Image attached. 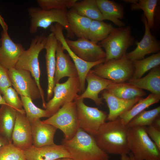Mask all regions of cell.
Segmentation results:
<instances>
[{
    "mask_svg": "<svg viewBox=\"0 0 160 160\" xmlns=\"http://www.w3.org/2000/svg\"><path fill=\"white\" fill-rule=\"evenodd\" d=\"M127 129L119 118L104 123L94 137L99 147L108 155L129 154Z\"/></svg>",
    "mask_w": 160,
    "mask_h": 160,
    "instance_id": "cell-1",
    "label": "cell"
},
{
    "mask_svg": "<svg viewBox=\"0 0 160 160\" xmlns=\"http://www.w3.org/2000/svg\"><path fill=\"white\" fill-rule=\"evenodd\" d=\"M73 160H109V155L98 145L94 136L79 127L74 136L61 141Z\"/></svg>",
    "mask_w": 160,
    "mask_h": 160,
    "instance_id": "cell-2",
    "label": "cell"
},
{
    "mask_svg": "<svg viewBox=\"0 0 160 160\" xmlns=\"http://www.w3.org/2000/svg\"><path fill=\"white\" fill-rule=\"evenodd\" d=\"M146 127L128 128V148L135 160H160V150L148 135Z\"/></svg>",
    "mask_w": 160,
    "mask_h": 160,
    "instance_id": "cell-3",
    "label": "cell"
},
{
    "mask_svg": "<svg viewBox=\"0 0 160 160\" xmlns=\"http://www.w3.org/2000/svg\"><path fill=\"white\" fill-rule=\"evenodd\" d=\"M47 37L44 33L36 36L31 39L29 48L25 50L20 55L15 68L29 71L36 81L40 91L43 107L45 108L44 93L40 85V70L39 56L41 51L44 49Z\"/></svg>",
    "mask_w": 160,
    "mask_h": 160,
    "instance_id": "cell-4",
    "label": "cell"
},
{
    "mask_svg": "<svg viewBox=\"0 0 160 160\" xmlns=\"http://www.w3.org/2000/svg\"><path fill=\"white\" fill-rule=\"evenodd\" d=\"M67 9L44 10L39 7H31L28 9L30 18V33H36L39 28L47 29L54 23H57L67 31V37L72 39L75 36L71 31L67 18Z\"/></svg>",
    "mask_w": 160,
    "mask_h": 160,
    "instance_id": "cell-5",
    "label": "cell"
},
{
    "mask_svg": "<svg viewBox=\"0 0 160 160\" xmlns=\"http://www.w3.org/2000/svg\"><path fill=\"white\" fill-rule=\"evenodd\" d=\"M134 39L129 26L114 28L105 39L98 43L104 49L105 62L119 59L125 55L127 50L134 43Z\"/></svg>",
    "mask_w": 160,
    "mask_h": 160,
    "instance_id": "cell-6",
    "label": "cell"
},
{
    "mask_svg": "<svg viewBox=\"0 0 160 160\" xmlns=\"http://www.w3.org/2000/svg\"><path fill=\"white\" fill-rule=\"evenodd\" d=\"M95 66L91 70L93 73L115 83L127 81L132 78L134 72L132 61L126 55L119 59L110 60Z\"/></svg>",
    "mask_w": 160,
    "mask_h": 160,
    "instance_id": "cell-7",
    "label": "cell"
},
{
    "mask_svg": "<svg viewBox=\"0 0 160 160\" xmlns=\"http://www.w3.org/2000/svg\"><path fill=\"white\" fill-rule=\"evenodd\" d=\"M42 121L60 129L64 134V138L71 139L79 128L75 101L66 103L55 114Z\"/></svg>",
    "mask_w": 160,
    "mask_h": 160,
    "instance_id": "cell-8",
    "label": "cell"
},
{
    "mask_svg": "<svg viewBox=\"0 0 160 160\" xmlns=\"http://www.w3.org/2000/svg\"><path fill=\"white\" fill-rule=\"evenodd\" d=\"M54 95L46 103L45 109L50 116L56 113L66 103L74 101L80 93L79 77H69L65 82L55 84Z\"/></svg>",
    "mask_w": 160,
    "mask_h": 160,
    "instance_id": "cell-9",
    "label": "cell"
},
{
    "mask_svg": "<svg viewBox=\"0 0 160 160\" xmlns=\"http://www.w3.org/2000/svg\"><path fill=\"white\" fill-rule=\"evenodd\" d=\"M74 101L76 105L79 127L95 136L101 126L105 122L107 117L106 113L97 108L86 105L83 99H76Z\"/></svg>",
    "mask_w": 160,
    "mask_h": 160,
    "instance_id": "cell-10",
    "label": "cell"
},
{
    "mask_svg": "<svg viewBox=\"0 0 160 160\" xmlns=\"http://www.w3.org/2000/svg\"><path fill=\"white\" fill-rule=\"evenodd\" d=\"M63 27L60 24L55 23L50 26L51 33L55 35L58 41L61 44L62 47L68 52V55L73 61L76 68L78 75L80 87V93L85 90L86 76L91 69L97 65L104 63L105 58L93 62H86L79 57L71 49L66 41L63 32Z\"/></svg>",
    "mask_w": 160,
    "mask_h": 160,
    "instance_id": "cell-11",
    "label": "cell"
},
{
    "mask_svg": "<svg viewBox=\"0 0 160 160\" xmlns=\"http://www.w3.org/2000/svg\"><path fill=\"white\" fill-rule=\"evenodd\" d=\"M8 73L12 85L20 96L28 97L32 100L41 98L37 85L29 71L13 68L9 70Z\"/></svg>",
    "mask_w": 160,
    "mask_h": 160,
    "instance_id": "cell-12",
    "label": "cell"
},
{
    "mask_svg": "<svg viewBox=\"0 0 160 160\" xmlns=\"http://www.w3.org/2000/svg\"><path fill=\"white\" fill-rule=\"evenodd\" d=\"M66 40L71 50L86 62H95L105 58V52L102 48L88 39L80 38L76 40L67 39Z\"/></svg>",
    "mask_w": 160,
    "mask_h": 160,
    "instance_id": "cell-13",
    "label": "cell"
},
{
    "mask_svg": "<svg viewBox=\"0 0 160 160\" xmlns=\"http://www.w3.org/2000/svg\"><path fill=\"white\" fill-rule=\"evenodd\" d=\"M0 41V64L8 70L15 68L25 49L21 44L15 43L12 39L8 32H1Z\"/></svg>",
    "mask_w": 160,
    "mask_h": 160,
    "instance_id": "cell-14",
    "label": "cell"
},
{
    "mask_svg": "<svg viewBox=\"0 0 160 160\" xmlns=\"http://www.w3.org/2000/svg\"><path fill=\"white\" fill-rule=\"evenodd\" d=\"M142 18L145 28L143 37L140 42H136L134 50L126 54L132 61L143 59L146 55L156 53L160 50V42L151 34L145 17L144 15Z\"/></svg>",
    "mask_w": 160,
    "mask_h": 160,
    "instance_id": "cell-15",
    "label": "cell"
},
{
    "mask_svg": "<svg viewBox=\"0 0 160 160\" xmlns=\"http://www.w3.org/2000/svg\"><path fill=\"white\" fill-rule=\"evenodd\" d=\"M12 141L15 146L24 150L33 145L31 124L25 114L17 111Z\"/></svg>",
    "mask_w": 160,
    "mask_h": 160,
    "instance_id": "cell-16",
    "label": "cell"
},
{
    "mask_svg": "<svg viewBox=\"0 0 160 160\" xmlns=\"http://www.w3.org/2000/svg\"><path fill=\"white\" fill-rule=\"evenodd\" d=\"M26 160H56L62 158H71L64 146L55 143L40 147L32 145L24 150Z\"/></svg>",
    "mask_w": 160,
    "mask_h": 160,
    "instance_id": "cell-17",
    "label": "cell"
},
{
    "mask_svg": "<svg viewBox=\"0 0 160 160\" xmlns=\"http://www.w3.org/2000/svg\"><path fill=\"white\" fill-rule=\"evenodd\" d=\"M58 41L54 34L51 33L47 37L44 49L47 76L48 87L47 100L49 101L52 97L55 84L54 78L56 65V52Z\"/></svg>",
    "mask_w": 160,
    "mask_h": 160,
    "instance_id": "cell-18",
    "label": "cell"
},
{
    "mask_svg": "<svg viewBox=\"0 0 160 160\" xmlns=\"http://www.w3.org/2000/svg\"><path fill=\"white\" fill-rule=\"evenodd\" d=\"M91 70L86 76V80L88 84L86 89L81 94L79 95L76 99L89 98L97 105L100 106L103 103L102 98L99 97V93L106 89L110 84L114 82L95 75Z\"/></svg>",
    "mask_w": 160,
    "mask_h": 160,
    "instance_id": "cell-19",
    "label": "cell"
},
{
    "mask_svg": "<svg viewBox=\"0 0 160 160\" xmlns=\"http://www.w3.org/2000/svg\"><path fill=\"white\" fill-rule=\"evenodd\" d=\"M64 50L60 42L58 41L56 52V65L54 78L55 84L59 83L62 78L78 77L76 67L68 54Z\"/></svg>",
    "mask_w": 160,
    "mask_h": 160,
    "instance_id": "cell-20",
    "label": "cell"
},
{
    "mask_svg": "<svg viewBox=\"0 0 160 160\" xmlns=\"http://www.w3.org/2000/svg\"><path fill=\"white\" fill-rule=\"evenodd\" d=\"M102 98L104 99L108 108L109 112L107 119L109 121L116 120L124 113L130 109L142 97L131 100L119 98L106 89L103 91Z\"/></svg>",
    "mask_w": 160,
    "mask_h": 160,
    "instance_id": "cell-21",
    "label": "cell"
},
{
    "mask_svg": "<svg viewBox=\"0 0 160 160\" xmlns=\"http://www.w3.org/2000/svg\"><path fill=\"white\" fill-rule=\"evenodd\" d=\"M33 145L36 147L55 144L54 137L57 129L51 124L43 123L40 119L31 124Z\"/></svg>",
    "mask_w": 160,
    "mask_h": 160,
    "instance_id": "cell-22",
    "label": "cell"
},
{
    "mask_svg": "<svg viewBox=\"0 0 160 160\" xmlns=\"http://www.w3.org/2000/svg\"><path fill=\"white\" fill-rule=\"evenodd\" d=\"M96 1L103 20H109L119 27L125 26L124 23L120 20L124 17V10L122 4L108 0H96Z\"/></svg>",
    "mask_w": 160,
    "mask_h": 160,
    "instance_id": "cell-23",
    "label": "cell"
},
{
    "mask_svg": "<svg viewBox=\"0 0 160 160\" xmlns=\"http://www.w3.org/2000/svg\"><path fill=\"white\" fill-rule=\"evenodd\" d=\"M127 82L138 88L147 90L151 93L160 95V66L151 69L143 77L137 79L131 78Z\"/></svg>",
    "mask_w": 160,
    "mask_h": 160,
    "instance_id": "cell-24",
    "label": "cell"
},
{
    "mask_svg": "<svg viewBox=\"0 0 160 160\" xmlns=\"http://www.w3.org/2000/svg\"><path fill=\"white\" fill-rule=\"evenodd\" d=\"M115 96L125 100H131L142 97L146 93L127 82L115 83L110 84L106 89Z\"/></svg>",
    "mask_w": 160,
    "mask_h": 160,
    "instance_id": "cell-25",
    "label": "cell"
},
{
    "mask_svg": "<svg viewBox=\"0 0 160 160\" xmlns=\"http://www.w3.org/2000/svg\"><path fill=\"white\" fill-rule=\"evenodd\" d=\"M17 111L7 105L0 108V135L12 143V134L16 118Z\"/></svg>",
    "mask_w": 160,
    "mask_h": 160,
    "instance_id": "cell-26",
    "label": "cell"
},
{
    "mask_svg": "<svg viewBox=\"0 0 160 160\" xmlns=\"http://www.w3.org/2000/svg\"><path fill=\"white\" fill-rule=\"evenodd\" d=\"M67 18L74 35L79 38L88 39L92 19L79 15L71 9L67 12Z\"/></svg>",
    "mask_w": 160,
    "mask_h": 160,
    "instance_id": "cell-27",
    "label": "cell"
},
{
    "mask_svg": "<svg viewBox=\"0 0 160 160\" xmlns=\"http://www.w3.org/2000/svg\"><path fill=\"white\" fill-rule=\"evenodd\" d=\"M160 95L151 93L146 97L142 98L130 109L119 117L123 123L126 125L136 116L151 105L159 102Z\"/></svg>",
    "mask_w": 160,
    "mask_h": 160,
    "instance_id": "cell-28",
    "label": "cell"
},
{
    "mask_svg": "<svg viewBox=\"0 0 160 160\" xmlns=\"http://www.w3.org/2000/svg\"><path fill=\"white\" fill-rule=\"evenodd\" d=\"M71 9L79 15L92 20L103 21L96 0L78 1Z\"/></svg>",
    "mask_w": 160,
    "mask_h": 160,
    "instance_id": "cell-29",
    "label": "cell"
},
{
    "mask_svg": "<svg viewBox=\"0 0 160 160\" xmlns=\"http://www.w3.org/2000/svg\"><path fill=\"white\" fill-rule=\"evenodd\" d=\"M123 1L131 4V9L132 10H142L150 29L154 27L155 11L158 0H127Z\"/></svg>",
    "mask_w": 160,
    "mask_h": 160,
    "instance_id": "cell-30",
    "label": "cell"
},
{
    "mask_svg": "<svg viewBox=\"0 0 160 160\" xmlns=\"http://www.w3.org/2000/svg\"><path fill=\"white\" fill-rule=\"evenodd\" d=\"M132 63L134 72L131 79L140 78L149 70L160 65V52L146 58L133 61Z\"/></svg>",
    "mask_w": 160,
    "mask_h": 160,
    "instance_id": "cell-31",
    "label": "cell"
},
{
    "mask_svg": "<svg viewBox=\"0 0 160 160\" xmlns=\"http://www.w3.org/2000/svg\"><path fill=\"white\" fill-rule=\"evenodd\" d=\"M114 28L111 24L103 21L92 20L89 28L88 39L97 44L106 38Z\"/></svg>",
    "mask_w": 160,
    "mask_h": 160,
    "instance_id": "cell-32",
    "label": "cell"
},
{
    "mask_svg": "<svg viewBox=\"0 0 160 160\" xmlns=\"http://www.w3.org/2000/svg\"><path fill=\"white\" fill-rule=\"evenodd\" d=\"M21 99L26 117L31 124L41 118H48L50 116L45 109H41L36 106L30 98L21 96Z\"/></svg>",
    "mask_w": 160,
    "mask_h": 160,
    "instance_id": "cell-33",
    "label": "cell"
},
{
    "mask_svg": "<svg viewBox=\"0 0 160 160\" xmlns=\"http://www.w3.org/2000/svg\"><path fill=\"white\" fill-rule=\"evenodd\" d=\"M160 106L148 111L144 110L132 118L127 125L132 127L148 126L151 125L154 119L159 115Z\"/></svg>",
    "mask_w": 160,
    "mask_h": 160,
    "instance_id": "cell-34",
    "label": "cell"
},
{
    "mask_svg": "<svg viewBox=\"0 0 160 160\" xmlns=\"http://www.w3.org/2000/svg\"><path fill=\"white\" fill-rule=\"evenodd\" d=\"M0 160H26L24 150L8 142L0 148Z\"/></svg>",
    "mask_w": 160,
    "mask_h": 160,
    "instance_id": "cell-35",
    "label": "cell"
},
{
    "mask_svg": "<svg viewBox=\"0 0 160 160\" xmlns=\"http://www.w3.org/2000/svg\"><path fill=\"white\" fill-rule=\"evenodd\" d=\"M77 0H37L39 8L43 10L65 9L72 8Z\"/></svg>",
    "mask_w": 160,
    "mask_h": 160,
    "instance_id": "cell-36",
    "label": "cell"
},
{
    "mask_svg": "<svg viewBox=\"0 0 160 160\" xmlns=\"http://www.w3.org/2000/svg\"><path fill=\"white\" fill-rule=\"evenodd\" d=\"M3 95V98L7 105L17 111L25 114L21 100L15 89L9 87L5 90Z\"/></svg>",
    "mask_w": 160,
    "mask_h": 160,
    "instance_id": "cell-37",
    "label": "cell"
},
{
    "mask_svg": "<svg viewBox=\"0 0 160 160\" xmlns=\"http://www.w3.org/2000/svg\"><path fill=\"white\" fill-rule=\"evenodd\" d=\"M8 70L0 64V93L3 95L12 84L8 75Z\"/></svg>",
    "mask_w": 160,
    "mask_h": 160,
    "instance_id": "cell-38",
    "label": "cell"
},
{
    "mask_svg": "<svg viewBox=\"0 0 160 160\" xmlns=\"http://www.w3.org/2000/svg\"><path fill=\"white\" fill-rule=\"evenodd\" d=\"M146 131L149 137L160 150V129L151 125L146 127Z\"/></svg>",
    "mask_w": 160,
    "mask_h": 160,
    "instance_id": "cell-39",
    "label": "cell"
},
{
    "mask_svg": "<svg viewBox=\"0 0 160 160\" xmlns=\"http://www.w3.org/2000/svg\"><path fill=\"white\" fill-rule=\"evenodd\" d=\"M0 24L1 26L3 31L5 32H8V26L4 20V18L0 14Z\"/></svg>",
    "mask_w": 160,
    "mask_h": 160,
    "instance_id": "cell-40",
    "label": "cell"
},
{
    "mask_svg": "<svg viewBox=\"0 0 160 160\" xmlns=\"http://www.w3.org/2000/svg\"><path fill=\"white\" fill-rule=\"evenodd\" d=\"M151 125L155 127L160 129V117L159 115L154 119Z\"/></svg>",
    "mask_w": 160,
    "mask_h": 160,
    "instance_id": "cell-41",
    "label": "cell"
},
{
    "mask_svg": "<svg viewBox=\"0 0 160 160\" xmlns=\"http://www.w3.org/2000/svg\"><path fill=\"white\" fill-rule=\"evenodd\" d=\"M8 142L7 140L5 137L0 135V148Z\"/></svg>",
    "mask_w": 160,
    "mask_h": 160,
    "instance_id": "cell-42",
    "label": "cell"
},
{
    "mask_svg": "<svg viewBox=\"0 0 160 160\" xmlns=\"http://www.w3.org/2000/svg\"><path fill=\"white\" fill-rule=\"evenodd\" d=\"M3 104L7 105L0 93V105Z\"/></svg>",
    "mask_w": 160,
    "mask_h": 160,
    "instance_id": "cell-43",
    "label": "cell"
},
{
    "mask_svg": "<svg viewBox=\"0 0 160 160\" xmlns=\"http://www.w3.org/2000/svg\"><path fill=\"white\" fill-rule=\"evenodd\" d=\"M56 160H73L72 158H64L59 159Z\"/></svg>",
    "mask_w": 160,
    "mask_h": 160,
    "instance_id": "cell-44",
    "label": "cell"
},
{
    "mask_svg": "<svg viewBox=\"0 0 160 160\" xmlns=\"http://www.w3.org/2000/svg\"><path fill=\"white\" fill-rule=\"evenodd\" d=\"M129 155V157L130 158V160H135L133 156L131 153L130 152Z\"/></svg>",
    "mask_w": 160,
    "mask_h": 160,
    "instance_id": "cell-45",
    "label": "cell"
},
{
    "mask_svg": "<svg viewBox=\"0 0 160 160\" xmlns=\"http://www.w3.org/2000/svg\"><path fill=\"white\" fill-rule=\"evenodd\" d=\"M1 45V41H0V46Z\"/></svg>",
    "mask_w": 160,
    "mask_h": 160,
    "instance_id": "cell-46",
    "label": "cell"
}]
</instances>
